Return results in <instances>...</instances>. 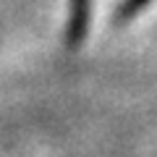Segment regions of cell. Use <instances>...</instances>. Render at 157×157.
<instances>
[{
  "label": "cell",
  "mask_w": 157,
  "mask_h": 157,
  "mask_svg": "<svg viewBox=\"0 0 157 157\" xmlns=\"http://www.w3.org/2000/svg\"><path fill=\"white\" fill-rule=\"evenodd\" d=\"M89 18H92V0H71V6H68V26H66L68 50H78L86 42Z\"/></svg>",
  "instance_id": "cell-1"
},
{
  "label": "cell",
  "mask_w": 157,
  "mask_h": 157,
  "mask_svg": "<svg viewBox=\"0 0 157 157\" xmlns=\"http://www.w3.org/2000/svg\"><path fill=\"white\" fill-rule=\"evenodd\" d=\"M152 0H121L113 11V21L115 24H128L131 18H136L147 6H149Z\"/></svg>",
  "instance_id": "cell-2"
}]
</instances>
